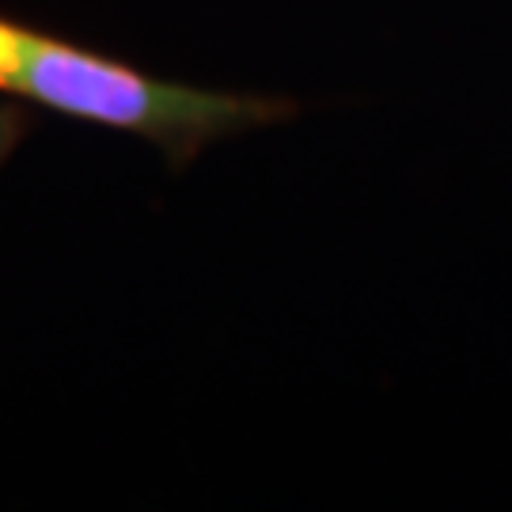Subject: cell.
I'll list each match as a JSON object with an SVG mask.
<instances>
[{"label": "cell", "instance_id": "3957f363", "mask_svg": "<svg viewBox=\"0 0 512 512\" xmlns=\"http://www.w3.org/2000/svg\"><path fill=\"white\" fill-rule=\"evenodd\" d=\"M35 126V110L23 103H8L0 99V167L16 156V148L23 145V137Z\"/></svg>", "mask_w": 512, "mask_h": 512}, {"label": "cell", "instance_id": "7a4b0ae2", "mask_svg": "<svg viewBox=\"0 0 512 512\" xmlns=\"http://www.w3.org/2000/svg\"><path fill=\"white\" fill-rule=\"evenodd\" d=\"M31 23L0 12V99H16V80L23 69V54L31 42Z\"/></svg>", "mask_w": 512, "mask_h": 512}, {"label": "cell", "instance_id": "6da1fadb", "mask_svg": "<svg viewBox=\"0 0 512 512\" xmlns=\"http://www.w3.org/2000/svg\"><path fill=\"white\" fill-rule=\"evenodd\" d=\"M16 99L84 126L133 133L160 148L171 171L194 164L217 141L281 126L300 114V103L289 95L228 92L148 76L129 61L42 27H35L27 42Z\"/></svg>", "mask_w": 512, "mask_h": 512}]
</instances>
